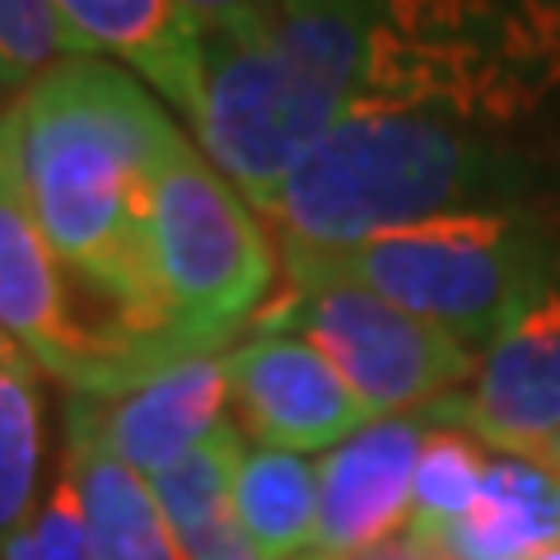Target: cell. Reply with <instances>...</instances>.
Masks as SVG:
<instances>
[{"label":"cell","instance_id":"1","mask_svg":"<svg viewBox=\"0 0 560 560\" xmlns=\"http://www.w3.org/2000/svg\"><path fill=\"white\" fill-rule=\"evenodd\" d=\"M10 103L33 220L80 327L113 355L121 393L178 360L164 346L150 276V187L178 127L160 98L103 57H66Z\"/></svg>","mask_w":560,"mask_h":560},{"label":"cell","instance_id":"2","mask_svg":"<svg viewBox=\"0 0 560 560\" xmlns=\"http://www.w3.org/2000/svg\"><path fill=\"white\" fill-rule=\"evenodd\" d=\"M276 43L350 108L514 121L560 80V0H276Z\"/></svg>","mask_w":560,"mask_h":560},{"label":"cell","instance_id":"3","mask_svg":"<svg viewBox=\"0 0 560 560\" xmlns=\"http://www.w3.org/2000/svg\"><path fill=\"white\" fill-rule=\"evenodd\" d=\"M510 160L471 121L420 108H350L261 210L280 257H327L411 224L486 210Z\"/></svg>","mask_w":560,"mask_h":560},{"label":"cell","instance_id":"4","mask_svg":"<svg viewBox=\"0 0 560 560\" xmlns=\"http://www.w3.org/2000/svg\"><path fill=\"white\" fill-rule=\"evenodd\" d=\"M290 280H346L453 331L463 346H490L500 327L556 280V248L523 210H463L327 257H280Z\"/></svg>","mask_w":560,"mask_h":560},{"label":"cell","instance_id":"5","mask_svg":"<svg viewBox=\"0 0 560 560\" xmlns=\"http://www.w3.org/2000/svg\"><path fill=\"white\" fill-rule=\"evenodd\" d=\"M150 276L168 355H215L276 290V243L257 210L178 131L150 187Z\"/></svg>","mask_w":560,"mask_h":560},{"label":"cell","instance_id":"6","mask_svg":"<svg viewBox=\"0 0 560 560\" xmlns=\"http://www.w3.org/2000/svg\"><path fill=\"white\" fill-rule=\"evenodd\" d=\"M201 51L206 75L191 131L210 168L261 215L350 103L294 61L276 33L248 43H201Z\"/></svg>","mask_w":560,"mask_h":560},{"label":"cell","instance_id":"7","mask_svg":"<svg viewBox=\"0 0 560 560\" xmlns=\"http://www.w3.org/2000/svg\"><path fill=\"white\" fill-rule=\"evenodd\" d=\"M257 331L318 346L374 420L440 407L471 383L481 360L453 331L346 280H290V290L257 313Z\"/></svg>","mask_w":560,"mask_h":560},{"label":"cell","instance_id":"8","mask_svg":"<svg viewBox=\"0 0 560 560\" xmlns=\"http://www.w3.org/2000/svg\"><path fill=\"white\" fill-rule=\"evenodd\" d=\"M0 331L47 378L70 393H108L113 370L94 337L80 327L66 276L33 220L20 168V117L0 108Z\"/></svg>","mask_w":560,"mask_h":560},{"label":"cell","instance_id":"9","mask_svg":"<svg viewBox=\"0 0 560 560\" xmlns=\"http://www.w3.org/2000/svg\"><path fill=\"white\" fill-rule=\"evenodd\" d=\"M224 355H187L121 393H70L66 444H90L154 481L224 425Z\"/></svg>","mask_w":560,"mask_h":560},{"label":"cell","instance_id":"10","mask_svg":"<svg viewBox=\"0 0 560 560\" xmlns=\"http://www.w3.org/2000/svg\"><path fill=\"white\" fill-rule=\"evenodd\" d=\"M430 420L471 430L486 448L533 453L560 430V280L541 285L481 350L471 388L444 397Z\"/></svg>","mask_w":560,"mask_h":560},{"label":"cell","instance_id":"11","mask_svg":"<svg viewBox=\"0 0 560 560\" xmlns=\"http://www.w3.org/2000/svg\"><path fill=\"white\" fill-rule=\"evenodd\" d=\"M230 401L261 448L313 453L337 448L374 425L370 407L350 393L318 346L285 331H257L224 355Z\"/></svg>","mask_w":560,"mask_h":560},{"label":"cell","instance_id":"12","mask_svg":"<svg viewBox=\"0 0 560 560\" xmlns=\"http://www.w3.org/2000/svg\"><path fill=\"white\" fill-rule=\"evenodd\" d=\"M430 416H388L327 448L318 463V541L313 556L346 560L411 528V477Z\"/></svg>","mask_w":560,"mask_h":560},{"label":"cell","instance_id":"13","mask_svg":"<svg viewBox=\"0 0 560 560\" xmlns=\"http://www.w3.org/2000/svg\"><path fill=\"white\" fill-rule=\"evenodd\" d=\"M51 5L61 10L84 57L108 51L164 103H173L187 127L197 121L206 51L178 0H51Z\"/></svg>","mask_w":560,"mask_h":560},{"label":"cell","instance_id":"14","mask_svg":"<svg viewBox=\"0 0 560 560\" xmlns=\"http://www.w3.org/2000/svg\"><path fill=\"white\" fill-rule=\"evenodd\" d=\"M430 541H440L453 560H533L560 541V477L500 453L490 458L471 510Z\"/></svg>","mask_w":560,"mask_h":560},{"label":"cell","instance_id":"15","mask_svg":"<svg viewBox=\"0 0 560 560\" xmlns=\"http://www.w3.org/2000/svg\"><path fill=\"white\" fill-rule=\"evenodd\" d=\"M238 458H243V430L224 420L206 444H197L183 463H173L150 481L187 560H261L257 541L248 537L234 510Z\"/></svg>","mask_w":560,"mask_h":560},{"label":"cell","instance_id":"16","mask_svg":"<svg viewBox=\"0 0 560 560\" xmlns=\"http://www.w3.org/2000/svg\"><path fill=\"white\" fill-rule=\"evenodd\" d=\"M66 467L80 486L90 560H187L145 477L90 444H66Z\"/></svg>","mask_w":560,"mask_h":560},{"label":"cell","instance_id":"17","mask_svg":"<svg viewBox=\"0 0 560 560\" xmlns=\"http://www.w3.org/2000/svg\"><path fill=\"white\" fill-rule=\"evenodd\" d=\"M234 510L261 560H304L318 541V467L300 453L243 448L234 471Z\"/></svg>","mask_w":560,"mask_h":560},{"label":"cell","instance_id":"18","mask_svg":"<svg viewBox=\"0 0 560 560\" xmlns=\"http://www.w3.org/2000/svg\"><path fill=\"white\" fill-rule=\"evenodd\" d=\"M490 471L486 444L463 425H444V420H430L425 444H420L416 458V477H411V528L416 537H440L444 528H453L471 500L481 495V481Z\"/></svg>","mask_w":560,"mask_h":560},{"label":"cell","instance_id":"19","mask_svg":"<svg viewBox=\"0 0 560 560\" xmlns=\"http://www.w3.org/2000/svg\"><path fill=\"white\" fill-rule=\"evenodd\" d=\"M43 467V397L33 364H0V541L33 514Z\"/></svg>","mask_w":560,"mask_h":560},{"label":"cell","instance_id":"20","mask_svg":"<svg viewBox=\"0 0 560 560\" xmlns=\"http://www.w3.org/2000/svg\"><path fill=\"white\" fill-rule=\"evenodd\" d=\"M66 57H84V47L51 0H0V94L20 98Z\"/></svg>","mask_w":560,"mask_h":560},{"label":"cell","instance_id":"21","mask_svg":"<svg viewBox=\"0 0 560 560\" xmlns=\"http://www.w3.org/2000/svg\"><path fill=\"white\" fill-rule=\"evenodd\" d=\"M0 560H90V533H84V504L75 471L61 463L57 481L33 504V514L0 541Z\"/></svg>","mask_w":560,"mask_h":560},{"label":"cell","instance_id":"22","mask_svg":"<svg viewBox=\"0 0 560 560\" xmlns=\"http://www.w3.org/2000/svg\"><path fill=\"white\" fill-rule=\"evenodd\" d=\"M201 43H248L271 38L280 24L276 0H178Z\"/></svg>","mask_w":560,"mask_h":560},{"label":"cell","instance_id":"23","mask_svg":"<svg viewBox=\"0 0 560 560\" xmlns=\"http://www.w3.org/2000/svg\"><path fill=\"white\" fill-rule=\"evenodd\" d=\"M523 458H528V463H537V467H547L551 477H560V430L551 434V440H541L533 453H523Z\"/></svg>","mask_w":560,"mask_h":560},{"label":"cell","instance_id":"24","mask_svg":"<svg viewBox=\"0 0 560 560\" xmlns=\"http://www.w3.org/2000/svg\"><path fill=\"white\" fill-rule=\"evenodd\" d=\"M0 364H28V355L5 337V331H0Z\"/></svg>","mask_w":560,"mask_h":560},{"label":"cell","instance_id":"25","mask_svg":"<svg viewBox=\"0 0 560 560\" xmlns=\"http://www.w3.org/2000/svg\"><path fill=\"white\" fill-rule=\"evenodd\" d=\"M420 560H453L440 541H430V537H420Z\"/></svg>","mask_w":560,"mask_h":560},{"label":"cell","instance_id":"26","mask_svg":"<svg viewBox=\"0 0 560 560\" xmlns=\"http://www.w3.org/2000/svg\"><path fill=\"white\" fill-rule=\"evenodd\" d=\"M533 560H560V541H556V547H547V551H537Z\"/></svg>","mask_w":560,"mask_h":560},{"label":"cell","instance_id":"27","mask_svg":"<svg viewBox=\"0 0 560 560\" xmlns=\"http://www.w3.org/2000/svg\"><path fill=\"white\" fill-rule=\"evenodd\" d=\"M304 560H327V556H304Z\"/></svg>","mask_w":560,"mask_h":560}]
</instances>
